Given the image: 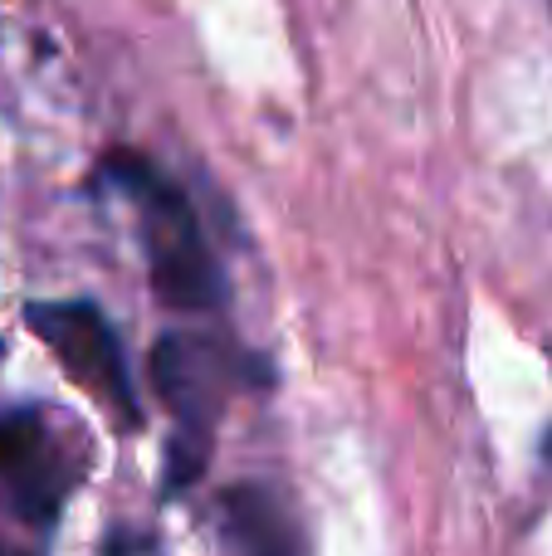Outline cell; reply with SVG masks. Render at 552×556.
Wrapping results in <instances>:
<instances>
[{
  "label": "cell",
  "mask_w": 552,
  "mask_h": 556,
  "mask_svg": "<svg viewBox=\"0 0 552 556\" xmlns=\"http://www.w3.org/2000/svg\"><path fill=\"white\" fill-rule=\"evenodd\" d=\"M103 176L142 211V244H147V260H152L156 293L176 307H196V313L221 303L225 278L215 269L211 250H205V235L191 201L133 152L108 156Z\"/></svg>",
  "instance_id": "6da1fadb"
},
{
  "label": "cell",
  "mask_w": 552,
  "mask_h": 556,
  "mask_svg": "<svg viewBox=\"0 0 552 556\" xmlns=\"http://www.w3.org/2000/svg\"><path fill=\"white\" fill-rule=\"evenodd\" d=\"M25 317L39 342L59 356L68 381H78L88 395H98L123 425H137V395L133 381H127L123 346H117L113 327L93 303H35Z\"/></svg>",
  "instance_id": "7a4b0ae2"
},
{
  "label": "cell",
  "mask_w": 552,
  "mask_h": 556,
  "mask_svg": "<svg viewBox=\"0 0 552 556\" xmlns=\"http://www.w3.org/2000/svg\"><path fill=\"white\" fill-rule=\"evenodd\" d=\"M0 489L10 508L29 522H49L68 493L64 454L54 450L45 420L35 410L0 415Z\"/></svg>",
  "instance_id": "3957f363"
},
{
  "label": "cell",
  "mask_w": 552,
  "mask_h": 556,
  "mask_svg": "<svg viewBox=\"0 0 552 556\" xmlns=\"http://www.w3.org/2000/svg\"><path fill=\"white\" fill-rule=\"evenodd\" d=\"M156 386H162V395L176 405V420H181V434H176V459H172V479L181 483L186 473L205 464V434H201L205 376H201V356H196L191 342L166 337V342L156 346Z\"/></svg>",
  "instance_id": "277c9868"
},
{
  "label": "cell",
  "mask_w": 552,
  "mask_h": 556,
  "mask_svg": "<svg viewBox=\"0 0 552 556\" xmlns=\"http://www.w3.org/2000/svg\"><path fill=\"white\" fill-rule=\"evenodd\" d=\"M221 518L235 556H303V538L289 522V513L279 508V498H269L254 483L225 493Z\"/></svg>",
  "instance_id": "5b68a950"
},
{
  "label": "cell",
  "mask_w": 552,
  "mask_h": 556,
  "mask_svg": "<svg viewBox=\"0 0 552 556\" xmlns=\"http://www.w3.org/2000/svg\"><path fill=\"white\" fill-rule=\"evenodd\" d=\"M5 556H20V552H5Z\"/></svg>",
  "instance_id": "8992f818"
}]
</instances>
